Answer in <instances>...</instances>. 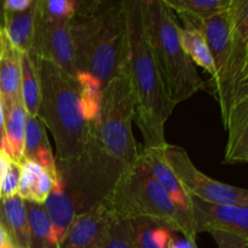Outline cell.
I'll list each match as a JSON object with an SVG mask.
<instances>
[{
    "mask_svg": "<svg viewBox=\"0 0 248 248\" xmlns=\"http://www.w3.org/2000/svg\"><path fill=\"white\" fill-rule=\"evenodd\" d=\"M246 162H248V157H247V160H246Z\"/></svg>",
    "mask_w": 248,
    "mask_h": 248,
    "instance_id": "8d00e7d4",
    "label": "cell"
},
{
    "mask_svg": "<svg viewBox=\"0 0 248 248\" xmlns=\"http://www.w3.org/2000/svg\"><path fill=\"white\" fill-rule=\"evenodd\" d=\"M102 248H137L132 239L130 220L118 219L114 217L108 237Z\"/></svg>",
    "mask_w": 248,
    "mask_h": 248,
    "instance_id": "4316f807",
    "label": "cell"
},
{
    "mask_svg": "<svg viewBox=\"0 0 248 248\" xmlns=\"http://www.w3.org/2000/svg\"><path fill=\"white\" fill-rule=\"evenodd\" d=\"M70 27L77 75H90L104 87L125 60L123 1H78Z\"/></svg>",
    "mask_w": 248,
    "mask_h": 248,
    "instance_id": "3957f363",
    "label": "cell"
},
{
    "mask_svg": "<svg viewBox=\"0 0 248 248\" xmlns=\"http://www.w3.org/2000/svg\"><path fill=\"white\" fill-rule=\"evenodd\" d=\"M19 178H21V164L12 160L6 173L0 182V198L6 199L17 195Z\"/></svg>",
    "mask_w": 248,
    "mask_h": 248,
    "instance_id": "f1b7e54d",
    "label": "cell"
},
{
    "mask_svg": "<svg viewBox=\"0 0 248 248\" xmlns=\"http://www.w3.org/2000/svg\"><path fill=\"white\" fill-rule=\"evenodd\" d=\"M34 0H4L5 12H22L31 6Z\"/></svg>",
    "mask_w": 248,
    "mask_h": 248,
    "instance_id": "4dcf8cb0",
    "label": "cell"
},
{
    "mask_svg": "<svg viewBox=\"0 0 248 248\" xmlns=\"http://www.w3.org/2000/svg\"><path fill=\"white\" fill-rule=\"evenodd\" d=\"M148 39L166 93L174 106L205 90L195 64L182 45L174 12L164 0H143Z\"/></svg>",
    "mask_w": 248,
    "mask_h": 248,
    "instance_id": "5b68a950",
    "label": "cell"
},
{
    "mask_svg": "<svg viewBox=\"0 0 248 248\" xmlns=\"http://www.w3.org/2000/svg\"><path fill=\"white\" fill-rule=\"evenodd\" d=\"M133 119L135 96L124 60L116 74L102 90L94 133L104 149L125 169L130 167L140 154L132 133Z\"/></svg>",
    "mask_w": 248,
    "mask_h": 248,
    "instance_id": "52a82bcc",
    "label": "cell"
},
{
    "mask_svg": "<svg viewBox=\"0 0 248 248\" xmlns=\"http://www.w3.org/2000/svg\"><path fill=\"white\" fill-rule=\"evenodd\" d=\"M181 39L184 51L193 61L194 64L203 68L211 75V78L215 77V63L206 43L205 35L200 28L188 22H184V27L181 28Z\"/></svg>",
    "mask_w": 248,
    "mask_h": 248,
    "instance_id": "cb8c5ba5",
    "label": "cell"
},
{
    "mask_svg": "<svg viewBox=\"0 0 248 248\" xmlns=\"http://www.w3.org/2000/svg\"><path fill=\"white\" fill-rule=\"evenodd\" d=\"M34 61L40 81V103L36 116L52 133L57 150L56 161L77 159L94 131L85 118L81 86L77 78L70 77L55 63Z\"/></svg>",
    "mask_w": 248,
    "mask_h": 248,
    "instance_id": "277c9868",
    "label": "cell"
},
{
    "mask_svg": "<svg viewBox=\"0 0 248 248\" xmlns=\"http://www.w3.org/2000/svg\"><path fill=\"white\" fill-rule=\"evenodd\" d=\"M45 248H51V247H45Z\"/></svg>",
    "mask_w": 248,
    "mask_h": 248,
    "instance_id": "74e56055",
    "label": "cell"
},
{
    "mask_svg": "<svg viewBox=\"0 0 248 248\" xmlns=\"http://www.w3.org/2000/svg\"><path fill=\"white\" fill-rule=\"evenodd\" d=\"M29 55L34 60L50 61L70 77L77 78L70 19L53 18L39 7L35 36Z\"/></svg>",
    "mask_w": 248,
    "mask_h": 248,
    "instance_id": "30bf717a",
    "label": "cell"
},
{
    "mask_svg": "<svg viewBox=\"0 0 248 248\" xmlns=\"http://www.w3.org/2000/svg\"><path fill=\"white\" fill-rule=\"evenodd\" d=\"M24 202L28 213L31 248H57V237L45 205L31 202V201H24Z\"/></svg>",
    "mask_w": 248,
    "mask_h": 248,
    "instance_id": "603a6c76",
    "label": "cell"
},
{
    "mask_svg": "<svg viewBox=\"0 0 248 248\" xmlns=\"http://www.w3.org/2000/svg\"><path fill=\"white\" fill-rule=\"evenodd\" d=\"M0 199H1V198H0Z\"/></svg>",
    "mask_w": 248,
    "mask_h": 248,
    "instance_id": "f35d334b",
    "label": "cell"
},
{
    "mask_svg": "<svg viewBox=\"0 0 248 248\" xmlns=\"http://www.w3.org/2000/svg\"><path fill=\"white\" fill-rule=\"evenodd\" d=\"M0 248H14L9 236H7L5 230L1 228V225H0Z\"/></svg>",
    "mask_w": 248,
    "mask_h": 248,
    "instance_id": "e575fe53",
    "label": "cell"
},
{
    "mask_svg": "<svg viewBox=\"0 0 248 248\" xmlns=\"http://www.w3.org/2000/svg\"><path fill=\"white\" fill-rule=\"evenodd\" d=\"M164 148L165 147L148 148V149L143 148L140 153H142L149 170L152 171L153 176L159 182L162 189L166 191V194L171 199V201L176 206V208L181 213L182 217L184 218V220L195 232L193 220V211H191V196L183 188L181 181L177 178L174 172L172 171L170 165L167 164L164 155Z\"/></svg>",
    "mask_w": 248,
    "mask_h": 248,
    "instance_id": "4fadbf2b",
    "label": "cell"
},
{
    "mask_svg": "<svg viewBox=\"0 0 248 248\" xmlns=\"http://www.w3.org/2000/svg\"><path fill=\"white\" fill-rule=\"evenodd\" d=\"M210 234L219 248H248V242L235 235L223 232H211Z\"/></svg>",
    "mask_w": 248,
    "mask_h": 248,
    "instance_id": "f546056e",
    "label": "cell"
},
{
    "mask_svg": "<svg viewBox=\"0 0 248 248\" xmlns=\"http://www.w3.org/2000/svg\"><path fill=\"white\" fill-rule=\"evenodd\" d=\"M12 159L4 152V150H0V182H1L2 177L6 173L7 169H9L10 164H11Z\"/></svg>",
    "mask_w": 248,
    "mask_h": 248,
    "instance_id": "836d02e7",
    "label": "cell"
},
{
    "mask_svg": "<svg viewBox=\"0 0 248 248\" xmlns=\"http://www.w3.org/2000/svg\"><path fill=\"white\" fill-rule=\"evenodd\" d=\"M0 225L14 248H31L26 202L18 195L0 199Z\"/></svg>",
    "mask_w": 248,
    "mask_h": 248,
    "instance_id": "ac0fdd59",
    "label": "cell"
},
{
    "mask_svg": "<svg viewBox=\"0 0 248 248\" xmlns=\"http://www.w3.org/2000/svg\"><path fill=\"white\" fill-rule=\"evenodd\" d=\"M232 40L227 65L216 82H205V90L218 102L223 124L232 106L245 93L248 68V0H232Z\"/></svg>",
    "mask_w": 248,
    "mask_h": 248,
    "instance_id": "ba28073f",
    "label": "cell"
},
{
    "mask_svg": "<svg viewBox=\"0 0 248 248\" xmlns=\"http://www.w3.org/2000/svg\"><path fill=\"white\" fill-rule=\"evenodd\" d=\"M132 239L137 248H167L174 232L165 223L152 218L130 220Z\"/></svg>",
    "mask_w": 248,
    "mask_h": 248,
    "instance_id": "7402d4cb",
    "label": "cell"
},
{
    "mask_svg": "<svg viewBox=\"0 0 248 248\" xmlns=\"http://www.w3.org/2000/svg\"><path fill=\"white\" fill-rule=\"evenodd\" d=\"M38 0L22 12H5L4 34L9 43L21 53H29L33 47L38 22Z\"/></svg>",
    "mask_w": 248,
    "mask_h": 248,
    "instance_id": "d6986e66",
    "label": "cell"
},
{
    "mask_svg": "<svg viewBox=\"0 0 248 248\" xmlns=\"http://www.w3.org/2000/svg\"><path fill=\"white\" fill-rule=\"evenodd\" d=\"M167 164L188 194L203 202L219 206H248V190L216 181L196 169L186 149L167 143L164 148Z\"/></svg>",
    "mask_w": 248,
    "mask_h": 248,
    "instance_id": "9c48e42d",
    "label": "cell"
},
{
    "mask_svg": "<svg viewBox=\"0 0 248 248\" xmlns=\"http://www.w3.org/2000/svg\"><path fill=\"white\" fill-rule=\"evenodd\" d=\"M21 57L22 53L9 43L4 31H0V102L2 107L22 99Z\"/></svg>",
    "mask_w": 248,
    "mask_h": 248,
    "instance_id": "2e32d148",
    "label": "cell"
},
{
    "mask_svg": "<svg viewBox=\"0 0 248 248\" xmlns=\"http://www.w3.org/2000/svg\"><path fill=\"white\" fill-rule=\"evenodd\" d=\"M181 16L183 22L199 27L200 23L230 7L232 0H164Z\"/></svg>",
    "mask_w": 248,
    "mask_h": 248,
    "instance_id": "44dd1931",
    "label": "cell"
},
{
    "mask_svg": "<svg viewBox=\"0 0 248 248\" xmlns=\"http://www.w3.org/2000/svg\"><path fill=\"white\" fill-rule=\"evenodd\" d=\"M0 150H4L7 154V140L5 135V123H4V110H2L1 102H0ZM9 155V154H7Z\"/></svg>",
    "mask_w": 248,
    "mask_h": 248,
    "instance_id": "d6a6232c",
    "label": "cell"
},
{
    "mask_svg": "<svg viewBox=\"0 0 248 248\" xmlns=\"http://www.w3.org/2000/svg\"><path fill=\"white\" fill-rule=\"evenodd\" d=\"M126 24L125 62L135 96V121L144 149L167 144L165 125L174 110L148 39L143 0H123Z\"/></svg>",
    "mask_w": 248,
    "mask_h": 248,
    "instance_id": "7a4b0ae2",
    "label": "cell"
},
{
    "mask_svg": "<svg viewBox=\"0 0 248 248\" xmlns=\"http://www.w3.org/2000/svg\"><path fill=\"white\" fill-rule=\"evenodd\" d=\"M23 160L36 162L40 165L57 183V166L56 157L51 149L45 126L38 116L27 115L26 135H24Z\"/></svg>",
    "mask_w": 248,
    "mask_h": 248,
    "instance_id": "e0dca14e",
    "label": "cell"
},
{
    "mask_svg": "<svg viewBox=\"0 0 248 248\" xmlns=\"http://www.w3.org/2000/svg\"><path fill=\"white\" fill-rule=\"evenodd\" d=\"M56 166L57 183L44 205L60 246L77 216L106 205L125 167L104 149L94 131L79 157L56 161Z\"/></svg>",
    "mask_w": 248,
    "mask_h": 248,
    "instance_id": "6da1fadb",
    "label": "cell"
},
{
    "mask_svg": "<svg viewBox=\"0 0 248 248\" xmlns=\"http://www.w3.org/2000/svg\"><path fill=\"white\" fill-rule=\"evenodd\" d=\"M106 206L118 219L152 218L165 223L174 232H182L186 239L196 241V232L153 176L142 153L130 167L124 169Z\"/></svg>",
    "mask_w": 248,
    "mask_h": 248,
    "instance_id": "8992f818",
    "label": "cell"
},
{
    "mask_svg": "<svg viewBox=\"0 0 248 248\" xmlns=\"http://www.w3.org/2000/svg\"><path fill=\"white\" fill-rule=\"evenodd\" d=\"M21 72L22 102L27 114L29 116H36L40 103V81L36 63L29 53H22Z\"/></svg>",
    "mask_w": 248,
    "mask_h": 248,
    "instance_id": "d4e9b609",
    "label": "cell"
},
{
    "mask_svg": "<svg viewBox=\"0 0 248 248\" xmlns=\"http://www.w3.org/2000/svg\"><path fill=\"white\" fill-rule=\"evenodd\" d=\"M232 26V19L230 7L225 11L205 19L199 26L200 31L205 35L206 43H207L213 63H215L216 74L207 82H216L224 72L230 50Z\"/></svg>",
    "mask_w": 248,
    "mask_h": 248,
    "instance_id": "5bb4252c",
    "label": "cell"
},
{
    "mask_svg": "<svg viewBox=\"0 0 248 248\" xmlns=\"http://www.w3.org/2000/svg\"><path fill=\"white\" fill-rule=\"evenodd\" d=\"M167 248H198V246H196V241L194 240L186 239V237L182 239V237H177L173 235L170 240Z\"/></svg>",
    "mask_w": 248,
    "mask_h": 248,
    "instance_id": "1f68e13d",
    "label": "cell"
},
{
    "mask_svg": "<svg viewBox=\"0 0 248 248\" xmlns=\"http://www.w3.org/2000/svg\"><path fill=\"white\" fill-rule=\"evenodd\" d=\"M78 0H39V7L53 18L73 19L77 14Z\"/></svg>",
    "mask_w": 248,
    "mask_h": 248,
    "instance_id": "83f0119b",
    "label": "cell"
},
{
    "mask_svg": "<svg viewBox=\"0 0 248 248\" xmlns=\"http://www.w3.org/2000/svg\"><path fill=\"white\" fill-rule=\"evenodd\" d=\"M228 132L225 164L246 162L248 157V93L237 98L223 124Z\"/></svg>",
    "mask_w": 248,
    "mask_h": 248,
    "instance_id": "9a60e30c",
    "label": "cell"
},
{
    "mask_svg": "<svg viewBox=\"0 0 248 248\" xmlns=\"http://www.w3.org/2000/svg\"><path fill=\"white\" fill-rule=\"evenodd\" d=\"M4 110L5 135L7 140V154L14 161H23L24 135H26L27 110L22 99L2 107Z\"/></svg>",
    "mask_w": 248,
    "mask_h": 248,
    "instance_id": "ffe728a7",
    "label": "cell"
},
{
    "mask_svg": "<svg viewBox=\"0 0 248 248\" xmlns=\"http://www.w3.org/2000/svg\"><path fill=\"white\" fill-rule=\"evenodd\" d=\"M19 164H21V178H19L17 195L22 200L31 201L39 177L45 170L36 162L29 161V160H23Z\"/></svg>",
    "mask_w": 248,
    "mask_h": 248,
    "instance_id": "484cf974",
    "label": "cell"
},
{
    "mask_svg": "<svg viewBox=\"0 0 248 248\" xmlns=\"http://www.w3.org/2000/svg\"><path fill=\"white\" fill-rule=\"evenodd\" d=\"M194 228L199 232H223L248 242V206H219L191 196Z\"/></svg>",
    "mask_w": 248,
    "mask_h": 248,
    "instance_id": "8fae6325",
    "label": "cell"
},
{
    "mask_svg": "<svg viewBox=\"0 0 248 248\" xmlns=\"http://www.w3.org/2000/svg\"><path fill=\"white\" fill-rule=\"evenodd\" d=\"M4 1H0V31H4Z\"/></svg>",
    "mask_w": 248,
    "mask_h": 248,
    "instance_id": "d590c367",
    "label": "cell"
},
{
    "mask_svg": "<svg viewBox=\"0 0 248 248\" xmlns=\"http://www.w3.org/2000/svg\"><path fill=\"white\" fill-rule=\"evenodd\" d=\"M113 220L114 215L106 205L77 216L57 248H102Z\"/></svg>",
    "mask_w": 248,
    "mask_h": 248,
    "instance_id": "7c38bea8",
    "label": "cell"
}]
</instances>
